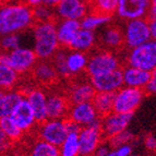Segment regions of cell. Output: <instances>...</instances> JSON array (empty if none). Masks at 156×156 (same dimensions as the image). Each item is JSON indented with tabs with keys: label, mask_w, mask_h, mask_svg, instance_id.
I'll return each mask as SVG.
<instances>
[{
	"label": "cell",
	"mask_w": 156,
	"mask_h": 156,
	"mask_svg": "<svg viewBox=\"0 0 156 156\" xmlns=\"http://www.w3.org/2000/svg\"><path fill=\"white\" fill-rule=\"evenodd\" d=\"M34 24L33 8L25 2L0 5V35L16 34Z\"/></svg>",
	"instance_id": "obj_1"
},
{
	"label": "cell",
	"mask_w": 156,
	"mask_h": 156,
	"mask_svg": "<svg viewBox=\"0 0 156 156\" xmlns=\"http://www.w3.org/2000/svg\"><path fill=\"white\" fill-rule=\"evenodd\" d=\"M56 21L48 20L33 24L35 46L34 52L38 60H49L60 48L56 32Z\"/></svg>",
	"instance_id": "obj_2"
},
{
	"label": "cell",
	"mask_w": 156,
	"mask_h": 156,
	"mask_svg": "<svg viewBox=\"0 0 156 156\" xmlns=\"http://www.w3.org/2000/svg\"><path fill=\"white\" fill-rule=\"evenodd\" d=\"M119 68H122V65L119 58L115 55V52L106 49H99L87 57L85 72L89 78H92Z\"/></svg>",
	"instance_id": "obj_3"
},
{
	"label": "cell",
	"mask_w": 156,
	"mask_h": 156,
	"mask_svg": "<svg viewBox=\"0 0 156 156\" xmlns=\"http://www.w3.org/2000/svg\"><path fill=\"white\" fill-rule=\"evenodd\" d=\"M145 97L143 90L125 86L115 92L112 112L119 114H134Z\"/></svg>",
	"instance_id": "obj_4"
},
{
	"label": "cell",
	"mask_w": 156,
	"mask_h": 156,
	"mask_svg": "<svg viewBox=\"0 0 156 156\" xmlns=\"http://www.w3.org/2000/svg\"><path fill=\"white\" fill-rule=\"evenodd\" d=\"M127 66L153 72L156 68V44L151 39L144 44L131 48L127 59Z\"/></svg>",
	"instance_id": "obj_5"
},
{
	"label": "cell",
	"mask_w": 156,
	"mask_h": 156,
	"mask_svg": "<svg viewBox=\"0 0 156 156\" xmlns=\"http://www.w3.org/2000/svg\"><path fill=\"white\" fill-rule=\"evenodd\" d=\"M79 136V155L90 156L95 153L96 148L104 140L101 133V118L92 125L81 128L78 133Z\"/></svg>",
	"instance_id": "obj_6"
},
{
	"label": "cell",
	"mask_w": 156,
	"mask_h": 156,
	"mask_svg": "<svg viewBox=\"0 0 156 156\" xmlns=\"http://www.w3.org/2000/svg\"><path fill=\"white\" fill-rule=\"evenodd\" d=\"M67 134L65 119H47L37 125V138L56 146L62 143Z\"/></svg>",
	"instance_id": "obj_7"
},
{
	"label": "cell",
	"mask_w": 156,
	"mask_h": 156,
	"mask_svg": "<svg viewBox=\"0 0 156 156\" xmlns=\"http://www.w3.org/2000/svg\"><path fill=\"white\" fill-rule=\"evenodd\" d=\"M123 34H125V45L129 49L140 46L152 39L148 21L146 19H136V20L127 21Z\"/></svg>",
	"instance_id": "obj_8"
},
{
	"label": "cell",
	"mask_w": 156,
	"mask_h": 156,
	"mask_svg": "<svg viewBox=\"0 0 156 156\" xmlns=\"http://www.w3.org/2000/svg\"><path fill=\"white\" fill-rule=\"evenodd\" d=\"M153 0H118L116 12L126 21L145 19Z\"/></svg>",
	"instance_id": "obj_9"
},
{
	"label": "cell",
	"mask_w": 156,
	"mask_h": 156,
	"mask_svg": "<svg viewBox=\"0 0 156 156\" xmlns=\"http://www.w3.org/2000/svg\"><path fill=\"white\" fill-rule=\"evenodd\" d=\"M133 114H119L112 112L105 117L101 118V133L104 140H108L114 135L125 131L130 123Z\"/></svg>",
	"instance_id": "obj_10"
},
{
	"label": "cell",
	"mask_w": 156,
	"mask_h": 156,
	"mask_svg": "<svg viewBox=\"0 0 156 156\" xmlns=\"http://www.w3.org/2000/svg\"><path fill=\"white\" fill-rule=\"evenodd\" d=\"M8 55L9 68L13 69L20 76L29 73L38 60L34 50L21 48V47H18L16 49L8 51Z\"/></svg>",
	"instance_id": "obj_11"
},
{
	"label": "cell",
	"mask_w": 156,
	"mask_h": 156,
	"mask_svg": "<svg viewBox=\"0 0 156 156\" xmlns=\"http://www.w3.org/2000/svg\"><path fill=\"white\" fill-rule=\"evenodd\" d=\"M90 83L92 84L95 92H112L116 91L123 86L122 69H116L109 72L98 74L90 78Z\"/></svg>",
	"instance_id": "obj_12"
},
{
	"label": "cell",
	"mask_w": 156,
	"mask_h": 156,
	"mask_svg": "<svg viewBox=\"0 0 156 156\" xmlns=\"http://www.w3.org/2000/svg\"><path fill=\"white\" fill-rule=\"evenodd\" d=\"M56 10L61 19L80 21L90 13V3L89 0H61Z\"/></svg>",
	"instance_id": "obj_13"
},
{
	"label": "cell",
	"mask_w": 156,
	"mask_h": 156,
	"mask_svg": "<svg viewBox=\"0 0 156 156\" xmlns=\"http://www.w3.org/2000/svg\"><path fill=\"white\" fill-rule=\"evenodd\" d=\"M31 76L34 81L42 86H52L60 80L59 74L56 71L51 60H39L32 68Z\"/></svg>",
	"instance_id": "obj_14"
},
{
	"label": "cell",
	"mask_w": 156,
	"mask_h": 156,
	"mask_svg": "<svg viewBox=\"0 0 156 156\" xmlns=\"http://www.w3.org/2000/svg\"><path fill=\"white\" fill-rule=\"evenodd\" d=\"M67 118L72 120L73 122H76L81 128L92 125L97 119H99L98 115L91 101L71 105Z\"/></svg>",
	"instance_id": "obj_15"
},
{
	"label": "cell",
	"mask_w": 156,
	"mask_h": 156,
	"mask_svg": "<svg viewBox=\"0 0 156 156\" xmlns=\"http://www.w3.org/2000/svg\"><path fill=\"white\" fill-rule=\"evenodd\" d=\"M10 117L24 133L29 132L36 126L35 116L25 97L19 101L11 112Z\"/></svg>",
	"instance_id": "obj_16"
},
{
	"label": "cell",
	"mask_w": 156,
	"mask_h": 156,
	"mask_svg": "<svg viewBox=\"0 0 156 156\" xmlns=\"http://www.w3.org/2000/svg\"><path fill=\"white\" fill-rule=\"evenodd\" d=\"M103 49L116 52L125 48V34L119 25L110 24L107 25L101 36Z\"/></svg>",
	"instance_id": "obj_17"
},
{
	"label": "cell",
	"mask_w": 156,
	"mask_h": 156,
	"mask_svg": "<svg viewBox=\"0 0 156 156\" xmlns=\"http://www.w3.org/2000/svg\"><path fill=\"white\" fill-rule=\"evenodd\" d=\"M70 106L66 94H50L46 98L47 119H65Z\"/></svg>",
	"instance_id": "obj_18"
},
{
	"label": "cell",
	"mask_w": 156,
	"mask_h": 156,
	"mask_svg": "<svg viewBox=\"0 0 156 156\" xmlns=\"http://www.w3.org/2000/svg\"><path fill=\"white\" fill-rule=\"evenodd\" d=\"M81 29L80 21L63 19L58 25H56L57 38L60 48H70L76 33Z\"/></svg>",
	"instance_id": "obj_19"
},
{
	"label": "cell",
	"mask_w": 156,
	"mask_h": 156,
	"mask_svg": "<svg viewBox=\"0 0 156 156\" xmlns=\"http://www.w3.org/2000/svg\"><path fill=\"white\" fill-rule=\"evenodd\" d=\"M122 79L123 85L129 87H135V89L143 90L145 84L147 83L150 79L153 76V72L145 70H141L139 68L130 67V66H122Z\"/></svg>",
	"instance_id": "obj_20"
},
{
	"label": "cell",
	"mask_w": 156,
	"mask_h": 156,
	"mask_svg": "<svg viewBox=\"0 0 156 156\" xmlns=\"http://www.w3.org/2000/svg\"><path fill=\"white\" fill-rule=\"evenodd\" d=\"M26 101H29L30 106L35 116L36 125L44 122L47 120V112H46V98L47 95L43 90L38 89H32L25 96Z\"/></svg>",
	"instance_id": "obj_21"
},
{
	"label": "cell",
	"mask_w": 156,
	"mask_h": 156,
	"mask_svg": "<svg viewBox=\"0 0 156 156\" xmlns=\"http://www.w3.org/2000/svg\"><path fill=\"white\" fill-rule=\"evenodd\" d=\"M95 90L90 82H76L69 87L66 96L70 105L80 104V103H86L91 101L93 98Z\"/></svg>",
	"instance_id": "obj_22"
},
{
	"label": "cell",
	"mask_w": 156,
	"mask_h": 156,
	"mask_svg": "<svg viewBox=\"0 0 156 156\" xmlns=\"http://www.w3.org/2000/svg\"><path fill=\"white\" fill-rule=\"evenodd\" d=\"M114 95L115 93L112 92H95L91 103L93 104L99 118L105 117L106 115L112 112Z\"/></svg>",
	"instance_id": "obj_23"
},
{
	"label": "cell",
	"mask_w": 156,
	"mask_h": 156,
	"mask_svg": "<svg viewBox=\"0 0 156 156\" xmlns=\"http://www.w3.org/2000/svg\"><path fill=\"white\" fill-rule=\"evenodd\" d=\"M86 63H87V56L85 52L72 50L66 57V65H67L68 71L70 73L71 78L84 72Z\"/></svg>",
	"instance_id": "obj_24"
},
{
	"label": "cell",
	"mask_w": 156,
	"mask_h": 156,
	"mask_svg": "<svg viewBox=\"0 0 156 156\" xmlns=\"http://www.w3.org/2000/svg\"><path fill=\"white\" fill-rule=\"evenodd\" d=\"M95 44V34L93 31L80 29L73 39L70 49L86 52L91 50Z\"/></svg>",
	"instance_id": "obj_25"
},
{
	"label": "cell",
	"mask_w": 156,
	"mask_h": 156,
	"mask_svg": "<svg viewBox=\"0 0 156 156\" xmlns=\"http://www.w3.org/2000/svg\"><path fill=\"white\" fill-rule=\"evenodd\" d=\"M23 95L19 91H7L0 97V118L10 116L14 106L23 98Z\"/></svg>",
	"instance_id": "obj_26"
},
{
	"label": "cell",
	"mask_w": 156,
	"mask_h": 156,
	"mask_svg": "<svg viewBox=\"0 0 156 156\" xmlns=\"http://www.w3.org/2000/svg\"><path fill=\"white\" fill-rule=\"evenodd\" d=\"M90 13L112 16L117 9L118 0H89Z\"/></svg>",
	"instance_id": "obj_27"
},
{
	"label": "cell",
	"mask_w": 156,
	"mask_h": 156,
	"mask_svg": "<svg viewBox=\"0 0 156 156\" xmlns=\"http://www.w3.org/2000/svg\"><path fill=\"white\" fill-rule=\"evenodd\" d=\"M20 81V74L11 68L0 63V89L5 92L12 91Z\"/></svg>",
	"instance_id": "obj_28"
},
{
	"label": "cell",
	"mask_w": 156,
	"mask_h": 156,
	"mask_svg": "<svg viewBox=\"0 0 156 156\" xmlns=\"http://www.w3.org/2000/svg\"><path fill=\"white\" fill-rule=\"evenodd\" d=\"M0 130L5 134V136L11 141V143L18 142L22 139L24 132L16 126L10 116L0 118Z\"/></svg>",
	"instance_id": "obj_29"
},
{
	"label": "cell",
	"mask_w": 156,
	"mask_h": 156,
	"mask_svg": "<svg viewBox=\"0 0 156 156\" xmlns=\"http://www.w3.org/2000/svg\"><path fill=\"white\" fill-rule=\"evenodd\" d=\"M79 132H69L60 144L59 154L60 156H79Z\"/></svg>",
	"instance_id": "obj_30"
},
{
	"label": "cell",
	"mask_w": 156,
	"mask_h": 156,
	"mask_svg": "<svg viewBox=\"0 0 156 156\" xmlns=\"http://www.w3.org/2000/svg\"><path fill=\"white\" fill-rule=\"evenodd\" d=\"M30 156H60L59 147L37 139L32 146Z\"/></svg>",
	"instance_id": "obj_31"
},
{
	"label": "cell",
	"mask_w": 156,
	"mask_h": 156,
	"mask_svg": "<svg viewBox=\"0 0 156 156\" xmlns=\"http://www.w3.org/2000/svg\"><path fill=\"white\" fill-rule=\"evenodd\" d=\"M112 16H98V14H86L82 21H80L81 29L89 30V31H94L97 26L106 24L108 22L112 21Z\"/></svg>",
	"instance_id": "obj_32"
},
{
	"label": "cell",
	"mask_w": 156,
	"mask_h": 156,
	"mask_svg": "<svg viewBox=\"0 0 156 156\" xmlns=\"http://www.w3.org/2000/svg\"><path fill=\"white\" fill-rule=\"evenodd\" d=\"M133 138H134V135H133L130 131H128L127 129H126L125 131L114 135L112 138L108 139L107 141H108V143H109V145L112 146V148H117L118 146L123 145V144H128L129 142H131V141L133 140Z\"/></svg>",
	"instance_id": "obj_33"
},
{
	"label": "cell",
	"mask_w": 156,
	"mask_h": 156,
	"mask_svg": "<svg viewBox=\"0 0 156 156\" xmlns=\"http://www.w3.org/2000/svg\"><path fill=\"white\" fill-rule=\"evenodd\" d=\"M20 44V37L18 34H9V35H5L2 39L0 41V46L7 51H11V50L16 49L19 47Z\"/></svg>",
	"instance_id": "obj_34"
},
{
	"label": "cell",
	"mask_w": 156,
	"mask_h": 156,
	"mask_svg": "<svg viewBox=\"0 0 156 156\" xmlns=\"http://www.w3.org/2000/svg\"><path fill=\"white\" fill-rule=\"evenodd\" d=\"M143 92L145 94V96H150L153 95L156 92V72L153 73L152 78L150 79L147 83L145 84V86L143 87Z\"/></svg>",
	"instance_id": "obj_35"
},
{
	"label": "cell",
	"mask_w": 156,
	"mask_h": 156,
	"mask_svg": "<svg viewBox=\"0 0 156 156\" xmlns=\"http://www.w3.org/2000/svg\"><path fill=\"white\" fill-rule=\"evenodd\" d=\"M11 145H12L11 141L5 136V134L2 131L0 130V155H3L8 150H10Z\"/></svg>",
	"instance_id": "obj_36"
},
{
	"label": "cell",
	"mask_w": 156,
	"mask_h": 156,
	"mask_svg": "<svg viewBox=\"0 0 156 156\" xmlns=\"http://www.w3.org/2000/svg\"><path fill=\"white\" fill-rule=\"evenodd\" d=\"M115 153L117 156H130L132 153V147L129 144H123L115 148Z\"/></svg>",
	"instance_id": "obj_37"
},
{
	"label": "cell",
	"mask_w": 156,
	"mask_h": 156,
	"mask_svg": "<svg viewBox=\"0 0 156 156\" xmlns=\"http://www.w3.org/2000/svg\"><path fill=\"white\" fill-rule=\"evenodd\" d=\"M144 143H145V146L147 147V150H150V151H152V152L155 151L156 139H155V136H154V134L148 133V134L146 135L145 140H144Z\"/></svg>",
	"instance_id": "obj_38"
},
{
	"label": "cell",
	"mask_w": 156,
	"mask_h": 156,
	"mask_svg": "<svg viewBox=\"0 0 156 156\" xmlns=\"http://www.w3.org/2000/svg\"><path fill=\"white\" fill-rule=\"evenodd\" d=\"M148 27H150V33H151L152 39H155V37H156V23H155V20L148 21Z\"/></svg>",
	"instance_id": "obj_39"
},
{
	"label": "cell",
	"mask_w": 156,
	"mask_h": 156,
	"mask_svg": "<svg viewBox=\"0 0 156 156\" xmlns=\"http://www.w3.org/2000/svg\"><path fill=\"white\" fill-rule=\"evenodd\" d=\"M108 152H109V150H108L107 146H101L99 145L98 147L96 148L95 154H96V156H106Z\"/></svg>",
	"instance_id": "obj_40"
},
{
	"label": "cell",
	"mask_w": 156,
	"mask_h": 156,
	"mask_svg": "<svg viewBox=\"0 0 156 156\" xmlns=\"http://www.w3.org/2000/svg\"><path fill=\"white\" fill-rule=\"evenodd\" d=\"M25 3L27 5H30V7H32V8H35L37 5H43V0H26Z\"/></svg>",
	"instance_id": "obj_41"
},
{
	"label": "cell",
	"mask_w": 156,
	"mask_h": 156,
	"mask_svg": "<svg viewBox=\"0 0 156 156\" xmlns=\"http://www.w3.org/2000/svg\"><path fill=\"white\" fill-rule=\"evenodd\" d=\"M61 0H43V5L48 7H56Z\"/></svg>",
	"instance_id": "obj_42"
},
{
	"label": "cell",
	"mask_w": 156,
	"mask_h": 156,
	"mask_svg": "<svg viewBox=\"0 0 156 156\" xmlns=\"http://www.w3.org/2000/svg\"><path fill=\"white\" fill-rule=\"evenodd\" d=\"M106 156H117V155H116V153H115V151H112V152H108Z\"/></svg>",
	"instance_id": "obj_43"
},
{
	"label": "cell",
	"mask_w": 156,
	"mask_h": 156,
	"mask_svg": "<svg viewBox=\"0 0 156 156\" xmlns=\"http://www.w3.org/2000/svg\"><path fill=\"white\" fill-rule=\"evenodd\" d=\"M5 3H7V0H0V5H5Z\"/></svg>",
	"instance_id": "obj_44"
},
{
	"label": "cell",
	"mask_w": 156,
	"mask_h": 156,
	"mask_svg": "<svg viewBox=\"0 0 156 156\" xmlns=\"http://www.w3.org/2000/svg\"><path fill=\"white\" fill-rule=\"evenodd\" d=\"M3 94H5V91H3V90H1V89H0V97L2 96Z\"/></svg>",
	"instance_id": "obj_45"
},
{
	"label": "cell",
	"mask_w": 156,
	"mask_h": 156,
	"mask_svg": "<svg viewBox=\"0 0 156 156\" xmlns=\"http://www.w3.org/2000/svg\"><path fill=\"white\" fill-rule=\"evenodd\" d=\"M130 156H139V155H130Z\"/></svg>",
	"instance_id": "obj_46"
},
{
	"label": "cell",
	"mask_w": 156,
	"mask_h": 156,
	"mask_svg": "<svg viewBox=\"0 0 156 156\" xmlns=\"http://www.w3.org/2000/svg\"><path fill=\"white\" fill-rule=\"evenodd\" d=\"M0 156H3V155H0Z\"/></svg>",
	"instance_id": "obj_47"
}]
</instances>
